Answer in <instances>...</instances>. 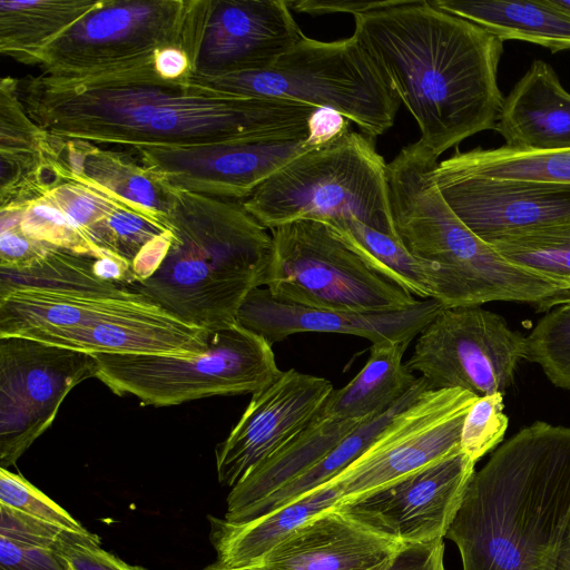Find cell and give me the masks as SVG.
<instances>
[{
  "mask_svg": "<svg viewBox=\"0 0 570 570\" xmlns=\"http://www.w3.org/2000/svg\"><path fill=\"white\" fill-rule=\"evenodd\" d=\"M304 37L285 0H212L195 75L265 70Z\"/></svg>",
  "mask_w": 570,
  "mask_h": 570,
  "instance_id": "cell-18",
  "label": "cell"
},
{
  "mask_svg": "<svg viewBox=\"0 0 570 570\" xmlns=\"http://www.w3.org/2000/svg\"><path fill=\"white\" fill-rule=\"evenodd\" d=\"M401 1H327L302 0L288 1L291 9L312 16L345 12L353 16L368 13L399 4Z\"/></svg>",
  "mask_w": 570,
  "mask_h": 570,
  "instance_id": "cell-42",
  "label": "cell"
},
{
  "mask_svg": "<svg viewBox=\"0 0 570 570\" xmlns=\"http://www.w3.org/2000/svg\"><path fill=\"white\" fill-rule=\"evenodd\" d=\"M551 2L560 10L570 14V0H551Z\"/></svg>",
  "mask_w": 570,
  "mask_h": 570,
  "instance_id": "cell-45",
  "label": "cell"
},
{
  "mask_svg": "<svg viewBox=\"0 0 570 570\" xmlns=\"http://www.w3.org/2000/svg\"><path fill=\"white\" fill-rule=\"evenodd\" d=\"M444 306L435 299L392 312H341L304 307L275 299L266 288H255L243 302L237 323L269 344L296 333L348 334L384 342H412Z\"/></svg>",
  "mask_w": 570,
  "mask_h": 570,
  "instance_id": "cell-20",
  "label": "cell"
},
{
  "mask_svg": "<svg viewBox=\"0 0 570 570\" xmlns=\"http://www.w3.org/2000/svg\"><path fill=\"white\" fill-rule=\"evenodd\" d=\"M570 521V428L534 422L474 472L445 538L463 570H553Z\"/></svg>",
  "mask_w": 570,
  "mask_h": 570,
  "instance_id": "cell-4",
  "label": "cell"
},
{
  "mask_svg": "<svg viewBox=\"0 0 570 570\" xmlns=\"http://www.w3.org/2000/svg\"><path fill=\"white\" fill-rule=\"evenodd\" d=\"M22 208L0 209V268L30 267L53 246L31 237L22 229L20 224Z\"/></svg>",
  "mask_w": 570,
  "mask_h": 570,
  "instance_id": "cell-37",
  "label": "cell"
},
{
  "mask_svg": "<svg viewBox=\"0 0 570 570\" xmlns=\"http://www.w3.org/2000/svg\"><path fill=\"white\" fill-rule=\"evenodd\" d=\"M553 570H570V521L561 540Z\"/></svg>",
  "mask_w": 570,
  "mask_h": 570,
  "instance_id": "cell-44",
  "label": "cell"
},
{
  "mask_svg": "<svg viewBox=\"0 0 570 570\" xmlns=\"http://www.w3.org/2000/svg\"><path fill=\"white\" fill-rule=\"evenodd\" d=\"M0 503L65 530L89 533L70 513L27 479L4 468H0Z\"/></svg>",
  "mask_w": 570,
  "mask_h": 570,
  "instance_id": "cell-35",
  "label": "cell"
},
{
  "mask_svg": "<svg viewBox=\"0 0 570 570\" xmlns=\"http://www.w3.org/2000/svg\"><path fill=\"white\" fill-rule=\"evenodd\" d=\"M155 69L159 77L171 81H187L195 75L191 57L178 48H167L155 53Z\"/></svg>",
  "mask_w": 570,
  "mask_h": 570,
  "instance_id": "cell-43",
  "label": "cell"
},
{
  "mask_svg": "<svg viewBox=\"0 0 570 570\" xmlns=\"http://www.w3.org/2000/svg\"><path fill=\"white\" fill-rule=\"evenodd\" d=\"M46 195L73 223L100 258L90 242V233L100 220L124 204L73 181L63 183Z\"/></svg>",
  "mask_w": 570,
  "mask_h": 570,
  "instance_id": "cell-36",
  "label": "cell"
},
{
  "mask_svg": "<svg viewBox=\"0 0 570 570\" xmlns=\"http://www.w3.org/2000/svg\"><path fill=\"white\" fill-rule=\"evenodd\" d=\"M436 160L413 142L387 164L395 236L434 271L436 301L444 307L518 302L537 311L569 302V289L511 264L459 219L432 178Z\"/></svg>",
  "mask_w": 570,
  "mask_h": 570,
  "instance_id": "cell-6",
  "label": "cell"
},
{
  "mask_svg": "<svg viewBox=\"0 0 570 570\" xmlns=\"http://www.w3.org/2000/svg\"><path fill=\"white\" fill-rule=\"evenodd\" d=\"M462 451L361 498L340 503L365 525L405 544L444 539L474 474Z\"/></svg>",
  "mask_w": 570,
  "mask_h": 570,
  "instance_id": "cell-16",
  "label": "cell"
},
{
  "mask_svg": "<svg viewBox=\"0 0 570 570\" xmlns=\"http://www.w3.org/2000/svg\"><path fill=\"white\" fill-rule=\"evenodd\" d=\"M432 178L452 212L484 242L570 219V185L460 175L438 165Z\"/></svg>",
  "mask_w": 570,
  "mask_h": 570,
  "instance_id": "cell-19",
  "label": "cell"
},
{
  "mask_svg": "<svg viewBox=\"0 0 570 570\" xmlns=\"http://www.w3.org/2000/svg\"><path fill=\"white\" fill-rule=\"evenodd\" d=\"M494 130L512 149H570V94L549 63L532 61L504 97Z\"/></svg>",
  "mask_w": 570,
  "mask_h": 570,
  "instance_id": "cell-24",
  "label": "cell"
},
{
  "mask_svg": "<svg viewBox=\"0 0 570 570\" xmlns=\"http://www.w3.org/2000/svg\"><path fill=\"white\" fill-rule=\"evenodd\" d=\"M212 0H102L45 52L42 75L72 77L141 60L167 48L195 62Z\"/></svg>",
  "mask_w": 570,
  "mask_h": 570,
  "instance_id": "cell-11",
  "label": "cell"
},
{
  "mask_svg": "<svg viewBox=\"0 0 570 570\" xmlns=\"http://www.w3.org/2000/svg\"><path fill=\"white\" fill-rule=\"evenodd\" d=\"M333 390L328 380L291 368L253 394L236 425L216 448L219 483L234 488L298 433Z\"/></svg>",
  "mask_w": 570,
  "mask_h": 570,
  "instance_id": "cell-17",
  "label": "cell"
},
{
  "mask_svg": "<svg viewBox=\"0 0 570 570\" xmlns=\"http://www.w3.org/2000/svg\"><path fill=\"white\" fill-rule=\"evenodd\" d=\"M95 377L117 395L154 406L177 405L215 395L255 394L283 371L264 337L235 323L210 334L195 357L156 354H92Z\"/></svg>",
  "mask_w": 570,
  "mask_h": 570,
  "instance_id": "cell-9",
  "label": "cell"
},
{
  "mask_svg": "<svg viewBox=\"0 0 570 570\" xmlns=\"http://www.w3.org/2000/svg\"><path fill=\"white\" fill-rule=\"evenodd\" d=\"M189 80L223 92L331 109L373 139L392 127L401 104L354 35L328 42L304 36L265 70Z\"/></svg>",
  "mask_w": 570,
  "mask_h": 570,
  "instance_id": "cell-8",
  "label": "cell"
},
{
  "mask_svg": "<svg viewBox=\"0 0 570 570\" xmlns=\"http://www.w3.org/2000/svg\"><path fill=\"white\" fill-rule=\"evenodd\" d=\"M503 407V395L491 394L478 397L468 411L460 446L475 463L502 441L509 424Z\"/></svg>",
  "mask_w": 570,
  "mask_h": 570,
  "instance_id": "cell-34",
  "label": "cell"
},
{
  "mask_svg": "<svg viewBox=\"0 0 570 570\" xmlns=\"http://www.w3.org/2000/svg\"><path fill=\"white\" fill-rule=\"evenodd\" d=\"M354 36L420 129L435 159L494 130L504 97L498 83L503 41L428 0L354 16Z\"/></svg>",
  "mask_w": 570,
  "mask_h": 570,
  "instance_id": "cell-2",
  "label": "cell"
},
{
  "mask_svg": "<svg viewBox=\"0 0 570 570\" xmlns=\"http://www.w3.org/2000/svg\"><path fill=\"white\" fill-rule=\"evenodd\" d=\"M50 145L65 183L73 181L92 188L167 227L171 189L138 158L51 134Z\"/></svg>",
  "mask_w": 570,
  "mask_h": 570,
  "instance_id": "cell-22",
  "label": "cell"
},
{
  "mask_svg": "<svg viewBox=\"0 0 570 570\" xmlns=\"http://www.w3.org/2000/svg\"><path fill=\"white\" fill-rule=\"evenodd\" d=\"M527 358L557 386L570 390V301L551 308L527 336Z\"/></svg>",
  "mask_w": 570,
  "mask_h": 570,
  "instance_id": "cell-32",
  "label": "cell"
},
{
  "mask_svg": "<svg viewBox=\"0 0 570 570\" xmlns=\"http://www.w3.org/2000/svg\"><path fill=\"white\" fill-rule=\"evenodd\" d=\"M511 264L570 291V219L489 239Z\"/></svg>",
  "mask_w": 570,
  "mask_h": 570,
  "instance_id": "cell-31",
  "label": "cell"
},
{
  "mask_svg": "<svg viewBox=\"0 0 570 570\" xmlns=\"http://www.w3.org/2000/svg\"><path fill=\"white\" fill-rule=\"evenodd\" d=\"M170 189L173 242L158 268L129 287L214 333L237 323L248 294L265 286L273 237L240 200Z\"/></svg>",
  "mask_w": 570,
  "mask_h": 570,
  "instance_id": "cell-5",
  "label": "cell"
},
{
  "mask_svg": "<svg viewBox=\"0 0 570 570\" xmlns=\"http://www.w3.org/2000/svg\"><path fill=\"white\" fill-rule=\"evenodd\" d=\"M432 3L480 26L501 41L522 40L548 48L552 53L570 50V14L551 0H433Z\"/></svg>",
  "mask_w": 570,
  "mask_h": 570,
  "instance_id": "cell-26",
  "label": "cell"
},
{
  "mask_svg": "<svg viewBox=\"0 0 570 570\" xmlns=\"http://www.w3.org/2000/svg\"><path fill=\"white\" fill-rule=\"evenodd\" d=\"M59 183L50 134L28 115L19 96V79L0 81V205H19L42 197Z\"/></svg>",
  "mask_w": 570,
  "mask_h": 570,
  "instance_id": "cell-23",
  "label": "cell"
},
{
  "mask_svg": "<svg viewBox=\"0 0 570 570\" xmlns=\"http://www.w3.org/2000/svg\"><path fill=\"white\" fill-rule=\"evenodd\" d=\"M478 397L461 389L424 390L390 420L352 464L332 479L342 495L340 503L382 489L462 451L463 421Z\"/></svg>",
  "mask_w": 570,
  "mask_h": 570,
  "instance_id": "cell-13",
  "label": "cell"
},
{
  "mask_svg": "<svg viewBox=\"0 0 570 570\" xmlns=\"http://www.w3.org/2000/svg\"><path fill=\"white\" fill-rule=\"evenodd\" d=\"M202 570H265L262 568H224L215 562ZM373 570H445L443 539L407 544L393 560Z\"/></svg>",
  "mask_w": 570,
  "mask_h": 570,
  "instance_id": "cell-41",
  "label": "cell"
},
{
  "mask_svg": "<svg viewBox=\"0 0 570 570\" xmlns=\"http://www.w3.org/2000/svg\"><path fill=\"white\" fill-rule=\"evenodd\" d=\"M154 57L80 76H27L19 96L49 134L96 145L196 147L309 134L318 108L166 80Z\"/></svg>",
  "mask_w": 570,
  "mask_h": 570,
  "instance_id": "cell-1",
  "label": "cell"
},
{
  "mask_svg": "<svg viewBox=\"0 0 570 570\" xmlns=\"http://www.w3.org/2000/svg\"><path fill=\"white\" fill-rule=\"evenodd\" d=\"M96 370L92 354L0 338V468L18 461L53 423L67 394Z\"/></svg>",
  "mask_w": 570,
  "mask_h": 570,
  "instance_id": "cell-14",
  "label": "cell"
},
{
  "mask_svg": "<svg viewBox=\"0 0 570 570\" xmlns=\"http://www.w3.org/2000/svg\"><path fill=\"white\" fill-rule=\"evenodd\" d=\"M0 570H72L53 549L14 542L0 535Z\"/></svg>",
  "mask_w": 570,
  "mask_h": 570,
  "instance_id": "cell-40",
  "label": "cell"
},
{
  "mask_svg": "<svg viewBox=\"0 0 570 570\" xmlns=\"http://www.w3.org/2000/svg\"><path fill=\"white\" fill-rule=\"evenodd\" d=\"M20 224L38 240L98 258L80 230L47 195L23 206Z\"/></svg>",
  "mask_w": 570,
  "mask_h": 570,
  "instance_id": "cell-33",
  "label": "cell"
},
{
  "mask_svg": "<svg viewBox=\"0 0 570 570\" xmlns=\"http://www.w3.org/2000/svg\"><path fill=\"white\" fill-rule=\"evenodd\" d=\"M323 222L332 225L342 239L380 274L413 296L436 301L439 283L434 271L414 258L397 238L353 217H336Z\"/></svg>",
  "mask_w": 570,
  "mask_h": 570,
  "instance_id": "cell-29",
  "label": "cell"
},
{
  "mask_svg": "<svg viewBox=\"0 0 570 570\" xmlns=\"http://www.w3.org/2000/svg\"><path fill=\"white\" fill-rule=\"evenodd\" d=\"M341 500V492L331 480L250 521L232 523L209 517V538L217 553L215 563L230 569L257 567L294 530Z\"/></svg>",
  "mask_w": 570,
  "mask_h": 570,
  "instance_id": "cell-25",
  "label": "cell"
},
{
  "mask_svg": "<svg viewBox=\"0 0 570 570\" xmlns=\"http://www.w3.org/2000/svg\"><path fill=\"white\" fill-rule=\"evenodd\" d=\"M272 230L265 288L277 301L341 312H392L420 299L375 271L332 225L298 219Z\"/></svg>",
  "mask_w": 570,
  "mask_h": 570,
  "instance_id": "cell-10",
  "label": "cell"
},
{
  "mask_svg": "<svg viewBox=\"0 0 570 570\" xmlns=\"http://www.w3.org/2000/svg\"><path fill=\"white\" fill-rule=\"evenodd\" d=\"M527 336L480 306L443 307L419 334L405 363L432 390L461 389L476 396L504 394L521 360Z\"/></svg>",
  "mask_w": 570,
  "mask_h": 570,
  "instance_id": "cell-12",
  "label": "cell"
},
{
  "mask_svg": "<svg viewBox=\"0 0 570 570\" xmlns=\"http://www.w3.org/2000/svg\"><path fill=\"white\" fill-rule=\"evenodd\" d=\"M406 546L333 507L294 530L253 568L373 570L393 560Z\"/></svg>",
  "mask_w": 570,
  "mask_h": 570,
  "instance_id": "cell-21",
  "label": "cell"
},
{
  "mask_svg": "<svg viewBox=\"0 0 570 570\" xmlns=\"http://www.w3.org/2000/svg\"><path fill=\"white\" fill-rule=\"evenodd\" d=\"M56 550L72 570H146L131 566L100 547L95 533H79L62 529L56 543Z\"/></svg>",
  "mask_w": 570,
  "mask_h": 570,
  "instance_id": "cell-38",
  "label": "cell"
},
{
  "mask_svg": "<svg viewBox=\"0 0 570 570\" xmlns=\"http://www.w3.org/2000/svg\"><path fill=\"white\" fill-rule=\"evenodd\" d=\"M96 258L52 246L23 269L0 268V338L88 354L195 357L209 332L96 272Z\"/></svg>",
  "mask_w": 570,
  "mask_h": 570,
  "instance_id": "cell-3",
  "label": "cell"
},
{
  "mask_svg": "<svg viewBox=\"0 0 570 570\" xmlns=\"http://www.w3.org/2000/svg\"><path fill=\"white\" fill-rule=\"evenodd\" d=\"M323 144L308 134L294 139L137 147L132 151L170 188L243 202L295 157Z\"/></svg>",
  "mask_w": 570,
  "mask_h": 570,
  "instance_id": "cell-15",
  "label": "cell"
},
{
  "mask_svg": "<svg viewBox=\"0 0 570 570\" xmlns=\"http://www.w3.org/2000/svg\"><path fill=\"white\" fill-rule=\"evenodd\" d=\"M102 0H1L0 52L40 66L46 50Z\"/></svg>",
  "mask_w": 570,
  "mask_h": 570,
  "instance_id": "cell-27",
  "label": "cell"
},
{
  "mask_svg": "<svg viewBox=\"0 0 570 570\" xmlns=\"http://www.w3.org/2000/svg\"><path fill=\"white\" fill-rule=\"evenodd\" d=\"M242 203L267 229L298 219L353 217L396 238L387 164L373 138L351 129L295 157Z\"/></svg>",
  "mask_w": 570,
  "mask_h": 570,
  "instance_id": "cell-7",
  "label": "cell"
},
{
  "mask_svg": "<svg viewBox=\"0 0 570 570\" xmlns=\"http://www.w3.org/2000/svg\"><path fill=\"white\" fill-rule=\"evenodd\" d=\"M62 528L0 503V535L14 542L53 548Z\"/></svg>",
  "mask_w": 570,
  "mask_h": 570,
  "instance_id": "cell-39",
  "label": "cell"
},
{
  "mask_svg": "<svg viewBox=\"0 0 570 570\" xmlns=\"http://www.w3.org/2000/svg\"><path fill=\"white\" fill-rule=\"evenodd\" d=\"M426 389H430L426 381L419 376L414 385L394 405L358 428L312 468L249 509L236 523L264 515L336 478L364 452L399 411Z\"/></svg>",
  "mask_w": 570,
  "mask_h": 570,
  "instance_id": "cell-28",
  "label": "cell"
},
{
  "mask_svg": "<svg viewBox=\"0 0 570 570\" xmlns=\"http://www.w3.org/2000/svg\"><path fill=\"white\" fill-rule=\"evenodd\" d=\"M444 171L494 179L570 185V149L518 150L504 146L455 151L438 164Z\"/></svg>",
  "mask_w": 570,
  "mask_h": 570,
  "instance_id": "cell-30",
  "label": "cell"
}]
</instances>
